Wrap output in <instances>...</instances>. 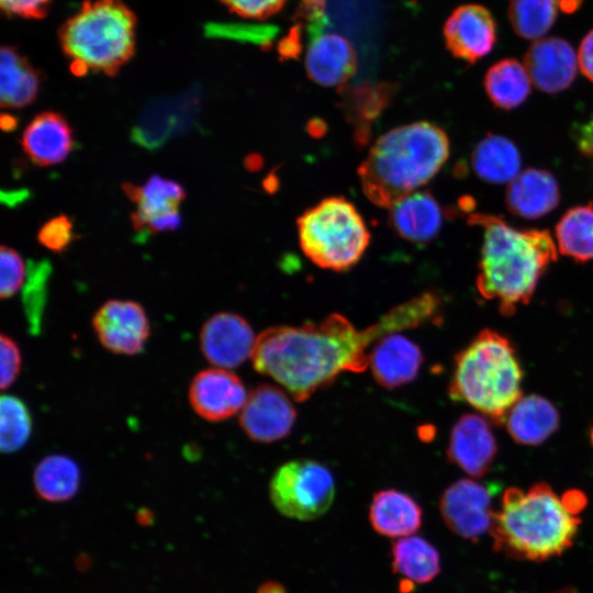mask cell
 <instances>
[{"instance_id":"28","label":"cell","mask_w":593,"mask_h":593,"mask_svg":"<svg viewBox=\"0 0 593 593\" xmlns=\"http://www.w3.org/2000/svg\"><path fill=\"white\" fill-rule=\"evenodd\" d=\"M392 568L406 581L425 584L440 572V556L425 538L406 536L392 544Z\"/></svg>"},{"instance_id":"8","label":"cell","mask_w":593,"mask_h":593,"mask_svg":"<svg viewBox=\"0 0 593 593\" xmlns=\"http://www.w3.org/2000/svg\"><path fill=\"white\" fill-rule=\"evenodd\" d=\"M269 495L282 515L312 521L331 507L335 496V480L329 469L318 461L291 460L273 473Z\"/></svg>"},{"instance_id":"13","label":"cell","mask_w":593,"mask_h":593,"mask_svg":"<svg viewBox=\"0 0 593 593\" xmlns=\"http://www.w3.org/2000/svg\"><path fill=\"white\" fill-rule=\"evenodd\" d=\"M256 338L244 317L231 312H220L203 324L200 348L211 365L228 370L251 358Z\"/></svg>"},{"instance_id":"5","label":"cell","mask_w":593,"mask_h":593,"mask_svg":"<svg viewBox=\"0 0 593 593\" xmlns=\"http://www.w3.org/2000/svg\"><path fill=\"white\" fill-rule=\"evenodd\" d=\"M522 380L523 370L510 340L483 329L456 356L449 395L503 425L522 398Z\"/></svg>"},{"instance_id":"21","label":"cell","mask_w":593,"mask_h":593,"mask_svg":"<svg viewBox=\"0 0 593 593\" xmlns=\"http://www.w3.org/2000/svg\"><path fill=\"white\" fill-rule=\"evenodd\" d=\"M560 201L555 176L544 169L528 168L510 182L505 194L507 210L519 217L535 220L555 210Z\"/></svg>"},{"instance_id":"10","label":"cell","mask_w":593,"mask_h":593,"mask_svg":"<svg viewBox=\"0 0 593 593\" xmlns=\"http://www.w3.org/2000/svg\"><path fill=\"white\" fill-rule=\"evenodd\" d=\"M495 486L470 479L449 485L439 501L441 517L448 528L466 539H477L490 532L496 512L492 510Z\"/></svg>"},{"instance_id":"26","label":"cell","mask_w":593,"mask_h":593,"mask_svg":"<svg viewBox=\"0 0 593 593\" xmlns=\"http://www.w3.org/2000/svg\"><path fill=\"white\" fill-rule=\"evenodd\" d=\"M521 161L516 145L495 134L483 137L471 156V165L477 176L491 183H510L519 175Z\"/></svg>"},{"instance_id":"32","label":"cell","mask_w":593,"mask_h":593,"mask_svg":"<svg viewBox=\"0 0 593 593\" xmlns=\"http://www.w3.org/2000/svg\"><path fill=\"white\" fill-rule=\"evenodd\" d=\"M557 0H510L508 19L515 33L526 40H539L553 25Z\"/></svg>"},{"instance_id":"3","label":"cell","mask_w":593,"mask_h":593,"mask_svg":"<svg viewBox=\"0 0 593 593\" xmlns=\"http://www.w3.org/2000/svg\"><path fill=\"white\" fill-rule=\"evenodd\" d=\"M449 156V139L439 126L419 121L390 130L371 146L358 168L365 195L391 208L430 180Z\"/></svg>"},{"instance_id":"46","label":"cell","mask_w":593,"mask_h":593,"mask_svg":"<svg viewBox=\"0 0 593 593\" xmlns=\"http://www.w3.org/2000/svg\"><path fill=\"white\" fill-rule=\"evenodd\" d=\"M135 518L138 525L147 527L154 523V513L147 507H141L136 512Z\"/></svg>"},{"instance_id":"18","label":"cell","mask_w":593,"mask_h":593,"mask_svg":"<svg viewBox=\"0 0 593 593\" xmlns=\"http://www.w3.org/2000/svg\"><path fill=\"white\" fill-rule=\"evenodd\" d=\"M496 450L490 423L480 415H462L450 432L448 459L472 477L480 478L490 470Z\"/></svg>"},{"instance_id":"11","label":"cell","mask_w":593,"mask_h":593,"mask_svg":"<svg viewBox=\"0 0 593 593\" xmlns=\"http://www.w3.org/2000/svg\"><path fill=\"white\" fill-rule=\"evenodd\" d=\"M92 328L107 350L125 356L143 351L150 334L146 311L132 300L104 302L92 317Z\"/></svg>"},{"instance_id":"7","label":"cell","mask_w":593,"mask_h":593,"mask_svg":"<svg viewBox=\"0 0 593 593\" xmlns=\"http://www.w3.org/2000/svg\"><path fill=\"white\" fill-rule=\"evenodd\" d=\"M298 233L304 255L320 268L333 271L355 266L370 242L362 216L342 197L324 199L306 210L298 219Z\"/></svg>"},{"instance_id":"37","label":"cell","mask_w":593,"mask_h":593,"mask_svg":"<svg viewBox=\"0 0 593 593\" xmlns=\"http://www.w3.org/2000/svg\"><path fill=\"white\" fill-rule=\"evenodd\" d=\"M75 237L72 222L65 214L45 222L37 233L38 243L56 253L67 249Z\"/></svg>"},{"instance_id":"38","label":"cell","mask_w":593,"mask_h":593,"mask_svg":"<svg viewBox=\"0 0 593 593\" xmlns=\"http://www.w3.org/2000/svg\"><path fill=\"white\" fill-rule=\"evenodd\" d=\"M22 358L18 344L8 335L0 336V384L5 390L11 387L21 370Z\"/></svg>"},{"instance_id":"41","label":"cell","mask_w":593,"mask_h":593,"mask_svg":"<svg viewBox=\"0 0 593 593\" xmlns=\"http://www.w3.org/2000/svg\"><path fill=\"white\" fill-rule=\"evenodd\" d=\"M573 138L580 153L593 163V112L574 128Z\"/></svg>"},{"instance_id":"40","label":"cell","mask_w":593,"mask_h":593,"mask_svg":"<svg viewBox=\"0 0 593 593\" xmlns=\"http://www.w3.org/2000/svg\"><path fill=\"white\" fill-rule=\"evenodd\" d=\"M0 3L9 15L42 19L47 13L51 0H0Z\"/></svg>"},{"instance_id":"30","label":"cell","mask_w":593,"mask_h":593,"mask_svg":"<svg viewBox=\"0 0 593 593\" xmlns=\"http://www.w3.org/2000/svg\"><path fill=\"white\" fill-rule=\"evenodd\" d=\"M560 253L578 262L593 260V204L569 209L555 230Z\"/></svg>"},{"instance_id":"4","label":"cell","mask_w":593,"mask_h":593,"mask_svg":"<svg viewBox=\"0 0 593 593\" xmlns=\"http://www.w3.org/2000/svg\"><path fill=\"white\" fill-rule=\"evenodd\" d=\"M574 515L544 482L527 492L508 488L490 530L494 548L533 561L560 556L577 534L580 519Z\"/></svg>"},{"instance_id":"22","label":"cell","mask_w":593,"mask_h":593,"mask_svg":"<svg viewBox=\"0 0 593 593\" xmlns=\"http://www.w3.org/2000/svg\"><path fill=\"white\" fill-rule=\"evenodd\" d=\"M443 220L438 201L427 191L411 193L390 208L389 221L395 233L415 244L433 240L443 226Z\"/></svg>"},{"instance_id":"23","label":"cell","mask_w":593,"mask_h":593,"mask_svg":"<svg viewBox=\"0 0 593 593\" xmlns=\"http://www.w3.org/2000/svg\"><path fill=\"white\" fill-rule=\"evenodd\" d=\"M369 522L378 534L402 538L413 535L421 528L423 511L407 493L395 489H384L372 496Z\"/></svg>"},{"instance_id":"20","label":"cell","mask_w":593,"mask_h":593,"mask_svg":"<svg viewBox=\"0 0 593 593\" xmlns=\"http://www.w3.org/2000/svg\"><path fill=\"white\" fill-rule=\"evenodd\" d=\"M20 143L32 163L47 167L57 165L68 157L74 148V135L61 114L44 111L29 122Z\"/></svg>"},{"instance_id":"24","label":"cell","mask_w":593,"mask_h":593,"mask_svg":"<svg viewBox=\"0 0 593 593\" xmlns=\"http://www.w3.org/2000/svg\"><path fill=\"white\" fill-rule=\"evenodd\" d=\"M506 428L518 444L539 445L552 435L559 426L556 406L539 395L521 398L510 410Z\"/></svg>"},{"instance_id":"47","label":"cell","mask_w":593,"mask_h":593,"mask_svg":"<svg viewBox=\"0 0 593 593\" xmlns=\"http://www.w3.org/2000/svg\"><path fill=\"white\" fill-rule=\"evenodd\" d=\"M582 1L583 0H557L560 10L564 13L575 12L582 4Z\"/></svg>"},{"instance_id":"34","label":"cell","mask_w":593,"mask_h":593,"mask_svg":"<svg viewBox=\"0 0 593 593\" xmlns=\"http://www.w3.org/2000/svg\"><path fill=\"white\" fill-rule=\"evenodd\" d=\"M32 433V418L25 403L13 395L0 400V447L4 454L20 450Z\"/></svg>"},{"instance_id":"49","label":"cell","mask_w":593,"mask_h":593,"mask_svg":"<svg viewBox=\"0 0 593 593\" xmlns=\"http://www.w3.org/2000/svg\"><path fill=\"white\" fill-rule=\"evenodd\" d=\"M591 443L593 445V429L591 430Z\"/></svg>"},{"instance_id":"25","label":"cell","mask_w":593,"mask_h":593,"mask_svg":"<svg viewBox=\"0 0 593 593\" xmlns=\"http://www.w3.org/2000/svg\"><path fill=\"white\" fill-rule=\"evenodd\" d=\"M40 74L14 47L2 46L0 55V101L3 108L31 104L40 89Z\"/></svg>"},{"instance_id":"39","label":"cell","mask_w":593,"mask_h":593,"mask_svg":"<svg viewBox=\"0 0 593 593\" xmlns=\"http://www.w3.org/2000/svg\"><path fill=\"white\" fill-rule=\"evenodd\" d=\"M235 14L255 20H265L277 14L287 0H220Z\"/></svg>"},{"instance_id":"48","label":"cell","mask_w":593,"mask_h":593,"mask_svg":"<svg viewBox=\"0 0 593 593\" xmlns=\"http://www.w3.org/2000/svg\"><path fill=\"white\" fill-rule=\"evenodd\" d=\"M0 123H1V127L3 131H12L18 125V120L15 116L9 114V113H3L1 115V119H0Z\"/></svg>"},{"instance_id":"43","label":"cell","mask_w":593,"mask_h":593,"mask_svg":"<svg viewBox=\"0 0 593 593\" xmlns=\"http://www.w3.org/2000/svg\"><path fill=\"white\" fill-rule=\"evenodd\" d=\"M562 501L567 508L573 513L577 514L582 510V507L585 505V496L580 491H568L563 496Z\"/></svg>"},{"instance_id":"33","label":"cell","mask_w":593,"mask_h":593,"mask_svg":"<svg viewBox=\"0 0 593 593\" xmlns=\"http://www.w3.org/2000/svg\"><path fill=\"white\" fill-rule=\"evenodd\" d=\"M52 270V265L46 259L29 261L26 279L22 287V305L27 329L32 335H38L42 329Z\"/></svg>"},{"instance_id":"17","label":"cell","mask_w":593,"mask_h":593,"mask_svg":"<svg viewBox=\"0 0 593 593\" xmlns=\"http://www.w3.org/2000/svg\"><path fill=\"white\" fill-rule=\"evenodd\" d=\"M524 66L540 91L557 93L573 82L578 55L570 43L561 37L539 38L525 53Z\"/></svg>"},{"instance_id":"31","label":"cell","mask_w":593,"mask_h":593,"mask_svg":"<svg viewBox=\"0 0 593 593\" xmlns=\"http://www.w3.org/2000/svg\"><path fill=\"white\" fill-rule=\"evenodd\" d=\"M182 111L183 108L176 110V103L170 101L152 103L132 130L133 142L148 149L159 147L184 121Z\"/></svg>"},{"instance_id":"6","label":"cell","mask_w":593,"mask_h":593,"mask_svg":"<svg viewBox=\"0 0 593 593\" xmlns=\"http://www.w3.org/2000/svg\"><path fill=\"white\" fill-rule=\"evenodd\" d=\"M135 25L134 13L122 0L85 2L59 31L72 74L114 76L134 54Z\"/></svg>"},{"instance_id":"1","label":"cell","mask_w":593,"mask_h":593,"mask_svg":"<svg viewBox=\"0 0 593 593\" xmlns=\"http://www.w3.org/2000/svg\"><path fill=\"white\" fill-rule=\"evenodd\" d=\"M381 337L377 323L359 331L333 313L320 323L267 328L257 336L250 359L257 372L302 402L345 371H365L368 349Z\"/></svg>"},{"instance_id":"36","label":"cell","mask_w":593,"mask_h":593,"mask_svg":"<svg viewBox=\"0 0 593 593\" xmlns=\"http://www.w3.org/2000/svg\"><path fill=\"white\" fill-rule=\"evenodd\" d=\"M27 268L22 257L13 249L2 246L0 249V296L12 298L24 284Z\"/></svg>"},{"instance_id":"29","label":"cell","mask_w":593,"mask_h":593,"mask_svg":"<svg viewBox=\"0 0 593 593\" xmlns=\"http://www.w3.org/2000/svg\"><path fill=\"white\" fill-rule=\"evenodd\" d=\"M530 83L524 64L515 58H504L493 64L483 80L489 99L502 110L521 105L530 93Z\"/></svg>"},{"instance_id":"45","label":"cell","mask_w":593,"mask_h":593,"mask_svg":"<svg viewBox=\"0 0 593 593\" xmlns=\"http://www.w3.org/2000/svg\"><path fill=\"white\" fill-rule=\"evenodd\" d=\"M256 593H288L283 584L280 582L269 580L261 583Z\"/></svg>"},{"instance_id":"27","label":"cell","mask_w":593,"mask_h":593,"mask_svg":"<svg viewBox=\"0 0 593 593\" xmlns=\"http://www.w3.org/2000/svg\"><path fill=\"white\" fill-rule=\"evenodd\" d=\"M81 473L78 463L61 454L45 456L33 471L36 495L51 503L71 500L79 491Z\"/></svg>"},{"instance_id":"15","label":"cell","mask_w":593,"mask_h":593,"mask_svg":"<svg viewBox=\"0 0 593 593\" xmlns=\"http://www.w3.org/2000/svg\"><path fill=\"white\" fill-rule=\"evenodd\" d=\"M443 33L448 51L456 58L473 64L493 49L496 23L485 7L462 4L448 16Z\"/></svg>"},{"instance_id":"44","label":"cell","mask_w":593,"mask_h":593,"mask_svg":"<svg viewBox=\"0 0 593 593\" xmlns=\"http://www.w3.org/2000/svg\"><path fill=\"white\" fill-rule=\"evenodd\" d=\"M29 197L26 190L2 191V201L8 205H16Z\"/></svg>"},{"instance_id":"14","label":"cell","mask_w":593,"mask_h":593,"mask_svg":"<svg viewBox=\"0 0 593 593\" xmlns=\"http://www.w3.org/2000/svg\"><path fill=\"white\" fill-rule=\"evenodd\" d=\"M248 394L236 374L217 367L198 372L188 392L193 411L209 422H221L239 413Z\"/></svg>"},{"instance_id":"35","label":"cell","mask_w":593,"mask_h":593,"mask_svg":"<svg viewBox=\"0 0 593 593\" xmlns=\"http://www.w3.org/2000/svg\"><path fill=\"white\" fill-rule=\"evenodd\" d=\"M390 86L378 83L362 86L349 96L351 111L350 116L360 126H368L387 104L390 96Z\"/></svg>"},{"instance_id":"19","label":"cell","mask_w":593,"mask_h":593,"mask_svg":"<svg viewBox=\"0 0 593 593\" xmlns=\"http://www.w3.org/2000/svg\"><path fill=\"white\" fill-rule=\"evenodd\" d=\"M422 363L421 348L398 333L381 337L369 353V367L374 380L388 389L412 382Z\"/></svg>"},{"instance_id":"9","label":"cell","mask_w":593,"mask_h":593,"mask_svg":"<svg viewBox=\"0 0 593 593\" xmlns=\"http://www.w3.org/2000/svg\"><path fill=\"white\" fill-rule=\"evenodd\" d=\"M122 188L135 204L131 221L139 239L176 231L181 225L179 206L186 192L177 181L153 175L143 184L125 182Z\"/></svg>"},{"instance_id":"12","label":"cell","mask_w":593,"mask_h":593,"mask_svg":"<svg viewBox=\"0 0 593 593\" xmlns=\"http://www.w3.org/2000/svg\"><path fill=\"white\" fill-rule=\"evenodd\" d=\"M295 417V407L282 390L260 384L248 394L239 412V425L251 440L269 444L287 437Z\"/></svg>"},{"instance_id":"42","label":"cell","mask_w":593,"mask_h":593,"mask_svg":"<svg viewBox=\"0 0 593 593\" xmlns=\"http://www.w3.org/2000/svg\"><path fill=\"white\" fill-rule=\"evenodd\" d=\"M578 64L582 74L593 82V29L581 41Z\"/></svg>"},{"instance_id":"16","label":"cell","mask_w":593,"mask_h":593,"mask_svg":"<svg viewBox=\"0 0 593 593\" xmlns=\"http://www.w3.org/2000/svg\"><path fill=\"white\" fill-rule=\"evenodd\" d=\"M304 66L309 78L324 87L345 85L356 72L357 57L350 42L323 30L309 32Z\"/></svg>"},{"instance_id":"2","label":"cell","mask_w":593,"mask_h":593,"mask_svg":"<svg viewBox=\"0 0 593 593\" xmlns=\"http://www.w3.org/2000/svg\"><path fill=\"white\" fill-rule=\"evenodd\" d=\"M469 223L483 230L478 291L510 316L529 302L539 279L557 259L556 244L546 230H518L491 214H471Z\"/></svg>"}]
</instances>
